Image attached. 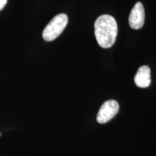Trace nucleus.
Wrapping results in <instances>:
<instances>
[{"mask_svg": "<svg viewBox=\"0 0 156 156\" xmlns=\"http://www.w3.org/2000/svg\"><path fill=\"white\" fill-rule=\"evenodd\" d=\"M119 109V103L114 100H109L101 106L97 115V121L100 124L108 122L117 114Z\"/></svg>", "mask_w": 156, "mask_h": 156, "instance_id": "3", "label": "nucleus"}, {"mask_svg": "<svg viewBox=\"0 0 156 156\" xmlns=\"http://www.w3.org/2000/svg\"><path fill=\"white\" fill-rule=\"evenodd\" d=\"M7 0H0V11L2 10L5 5H7Z\"/></svg>", "mask_w": 156, "mask_h": 156, "instance_id": "6", "label": "nucleus"}, {"mask_svg": "<svg viewBox=\"0 0 156 156\" xmlns=\"http://www.w3.org/2000/svg\"><path fill=\"white\" fill-rule=\"evenodd\" d=\"M134 83L136 85L142 88L150 86L151 83V69L148 66H142L139 68L136 75L134 76Z\"/></svg>", "mask_w": 156, "mask_h": 156, "instance_id": "5", "label": "nucleus"}, {"mask_svg": "<svg viewBox=\"0 0 156 156\" xmlns=\"http://www.w3.org/2000/svg\"><path fill=\"white\" fill-rule=\"evenodd\" d=\"M68 23L67 15L58 14L56 15L43 31V38L46 41H52L61 35Z\"/></svg>", "mask_w": 156, "mask_h": 156, "instance_id": "2", "label": "nucleus"}, {"mask_svg": "<svg viewBox=\"0 0 156 156\" xmlns=\"http://www.w3.org/2000/svg\"><path fill=\"white\" fill-rule=\"evenodd\" d=\"M145 9L141 2H138L132 8L129 17V24L132 29L138 30L142 28L145 23Z\"/></svg>", "mask_w": 156, "mask_h": 156, "instance_id": "4", "label": "nucleus"}, {"mask_svg": "<svg viewBox=\"0 0 156 156\" xmlns=\"http://www.w3.org/2000/svg\"><path fill=\"white\" fill-rule=\"evenodd\" d=\"M95 35L97 42L101 47L108 48L116 41L118 26L116 20L109 15L98 17L94 24Z\"/></svg>", "mask_w": 156, "mask_h": 156, "instance_id": "1", "label": "nucleus"}]
</instances>
